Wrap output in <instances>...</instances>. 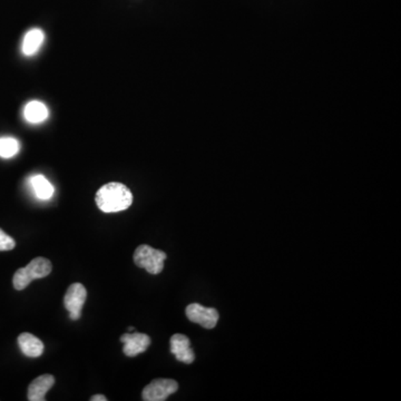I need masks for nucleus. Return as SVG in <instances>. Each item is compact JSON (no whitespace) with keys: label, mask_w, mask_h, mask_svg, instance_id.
I'll return each mask as SVG.
<instances>
[{"label":"nucleus","mask_w":401,"mask_h":401,"mask_svg":"<svg viewBox=\"0 0 401 401\" xmlns=\"http://www.w3.org/2000/svg\"><path fill=\"white\" fill-rule=\"evenodd\" d=\"M96 204L99 210L105 213L122 212L133 203L131 190L122 183H107L96 193Z\"/></svg>","instance_id":"nucleus-1"},{"label":"nucleus","mask_w":401,"mask_h":401,"mask_svg":"<svg viewBox=\"0 0 401 401\" xmlns=\"http://www.w3.org/2000/svg\"><path fill=\"white\" fill-rule=\"evenodd\" d=\"M53 269L51 261L45 258L34 259L27 267L17 270L12 279V283L16 290H24L25 287L36 279H42L49 276Z\"/></svg>","instance_id":"nucleus-2"},{"label":"nucleus","mask_w":401,"mask_h":401,"mask_svg":"<svg viewBox=\"0 0 401 401\" xmlns=\"http://www.w3.org/2000/svg\"><path fill=\"white\" fill-rule=\"evenodd\" d=\"M166 253L151 248L146 244L138 246L134 252V262L138 268L146 270L151 274H159L164 269Z\"/></svg>","instance_id":"nucleus-3"},{"label":"nucleus","mask_w":401,"mask_h":401,"mask_svg":"<svg viewBox=\"0 0 401 401\" xmlns=\"http://www.w3.org/2000/svg\"><path fill=\"white\" fill-rule=\"evenodd\" d=\"M86 287L81 283H74L67 290L64 296V306L69 312V318L72 320H78L81 315V309L86 301Z\"/></svg>","instance_id":"nucleus-4"},{"label":"nucleus","mask_w":401,"mask_h":401,"mask_svg":"<svg viewBox=\"0 0 401 401\" xmlns=\"http://www.w3.org/2000/svg\"><path fill=\"white\" fill-rule=\"evenodd\" d=\"M179 389L177 381L172 379H155L147 385L142 392V398L145 401H164L168 396L173 395Z\"/></svg>","instance_id":"nucleus-5"},{"label":"nucleus","mask_w":401,"mask_h":401,"mask_svg":"<svg viewBox=\"0 0 401 401\" xmlns=\"http://www.w3.org/2000/svg\"><path fill=\"white\" fill-rule=\"evenodd\" d=\"M186 317L193 324H200L205 329H213L219 321V312L214 308H205L198 303L186 307Z\"/></svg>","instance_id":"nucleus-6"},{"label":"nucleus","mask_w":401,"mask_h":401,"mask_svg":"<svg viewBox=\"0 0 401 401\" xmlns=\"http://www.w3.org/2000/svg\"><path fill=\"white\" fill-rule=\"evenodd\" d=\"M123 342V352L127 357H136L143 354L150 347L151 338L145 333H129L120 337Z\"/></svg>","instance_id":"nucleus-7"},{"label":"nucleus","mask_w":401,"mask_h":401,"mask_svg":"<svg viewBox=\"0 0 401 401\" xmlns=\"http://www.w3.org/2000/svg\"><path fill=\"white\" fill-rule=\"evenodd\" d=\"M171 352L181 363H193L195 359L194 351L191 348V341L186 335L177 333L171 338Z\"/></svg>","instance_id":"nucleus-8"},{"label":"nucleus","mask_w":401,"mask_h":401,"mask_svg":"<svg viewBox=\"0 0 401 401\" xmlns=\"http://www.w3.org/2000/svg\"><path fill=\"white\" fill-rule=\"evenodd\" d=\"M54 385L55 378L51 374H42L40 377H37L28 387V400L45 401L46 393Z\"/></svg>","instance_id":"nucleus-9"},{"label":"nucleus","mask_w":401,"mask_h":401,"mask_svg":"<svg viewBox=\"0 0 401 401\" xmlns=\"http://www.w3.org/2000/svg\"><path fill=\"white\" fill-rule=\"evenodd\" d=\"M18 346L21 352L29 358H38L44 352V344L42 340L31 333H21L18 337Z\"/></svg>","instance_id":"nucleus-10"},{"label":"nucleus","mask_w":401,"mask_h":401,"mask_svg":"<svg viewBox=\"0 0 401 401\" xmlns=\"http://www.w3.org/2000/svg\"><path fill=\"white\" fill-rule=\"evenodd\" d=\"M45 40V34L39 28H34L29 30L25 35L24 42H23V53L26 56H33L42 47V42Z\"/></svg>","instance_id":"nucleus-11"},{"label":"nucleus","mask_w":401,"mask_h":401,"mask_svg":"<svg viewBox=\"0 0 401 401\" xmlns=\"http://www.w3.org/2000/svg\"><path fill=\"white\" fill-rule=\"evenodd\" d=\"M30 185L39 200H46L54 195V186L42 174H36L29 179Z\"/></svg>","instance_id":"nucleus-12"},{"label":"nucleus","mask_w":401,"mask_h":401,"mask_svg":"<svg viewBox=\"0 0 401 401\" xmlns=\"http://www.w3.org/2000/svg\"><path fill=\"white\" fill-rule=\"evenodd\" d=\"M49 112L47 106L39 101H31L25 106L24 116L31 124H39L47 120Z\"/></svg>","instance_id":"nucleus-13"},{"label":"nucleus","mask_w":401,"mask_h":401,"mask_svg":"<svg viewBox=\"0 0 401 401\" xmlns=\"http://www.w3.org/2000/svg\"><path fill=\"white\" fill-rule=\"evenodd\" d=\"M21 151V143L14 138H0V157L12 159Z\"/></svg>","instance_id":"nucleus-14"},{"label":"nucleus","mask_w":401,"mask_h":401,"mask_svg":"<svg viewBox=\"0 0 401 401\" xmlns=\"http://www.w3.org/2000/svg\"><path fill=\"white\" fill-rule=\"evenodd\" d=\"M15 246V240L0 229V251H10Z\"/></svg>","instance_id":"nucleus-15"},{"label":"nucleus","mask_w":401,"mask_h":401,"mask_svg":"<svg viewBox=\"0 0 401 401\" xmlns=\"http://www.w3.org/2000/svg\"><path fill=\"white\" fill-rule=\"evenodd\" d=\"M90 401H107L105 396L103 395H95L93 397H90Z\"/></svg>","instance_id":"nucleus-16"},{"label":"nucleus","mask_w":401,"mask_h":401,"mask_svg":"<svg viewBox=\"0 0 401 401\" xmlns=\"http://www.w3.org/2000/svg\"><path fill=\"white\" fill-rule=\"evenodd\" d=\"M129 331H131V333H133V331H134V328H133V326H129Z\"/></svg>","instance_id":"nucleus-17"}]
</instances>
